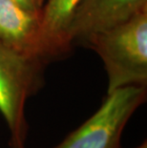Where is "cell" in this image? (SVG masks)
<instances>
[{
    "label": "cell",
    "mask_w": 147,
    "mask_h": 148,
    "mask_svg": "<svg viewBox=\"0 0 147 148\" xmlns=\"http://www.w3.org/2000/svg\"><path fill=\"white\" fill-rule=\"evenodd\" d=\"M85 43L98 55L108 77L107 93L147 84V10L96 33Z\"/></svg>",
    "instance_id": "obj_1"
},
{
    "label": "cell",
    "mask_w": 147,
    "mask_h": 148,
    "mask_svg": "<svg viewBox=\"0 0 147 148\" xmlns=\"http://www.w3.org/2000/svg\"><path fill=\"white\" fill-rule=\"evenodd\" d=\"M43 60L0 42V114L11 132L12 148H25V105L43 84Z\"/></svg>",
    "instance_id": "obj_2"
},
{
    "label": "cell",
    "mask_w": 147,
    "mask_h": 148,
    "mask_svg": "<svg viewBox=\"0 0 147 148\" xmlns=\"http://www.w3.org/2000/svg\"><path fill=\"white\" fill-rule=\"evenodd\" d=\"M146 96V86L140 85L107 93L101 107L54 148H121L124 128Z\"/></svg>",
    "instance_id": "obj_3"
},
{
    "label": "cell",
    "mask_w": 147,
    "mask_h": 148,
    "mask_svg": "<svg viewBox=\"0 0 147 148\" xmlns=\"http://www.w3.org/2000/svg\"><path fill=\"white\" fill-rule=\"evenodd\" d=\"M147 10V0H82L67 31L69 45L117 26Z\"/></svg>",
    "instance_id": "obj_4"
},
{
    "label": "cell",
    "mask_w": 147,
    "mask_h": 148,
    "mask_svg": "<svg viewBox=\"0 0 147 148\" xmlns=\"http://www.w3.org/2000/svg\"><path fill=\"white\" fill-rule=\"evenodd\" d=\"M41 14L12 0H0V42L24 55L40 58Z\"/></svg>",
    "instance_id": "obj_5"
},
{
    "label": "cell",
    "mask_w": 147,
    "mask_h": 148,
    "mask_svg": "<svg viewBox=\"0 0 147 148\" xmlns=\"http://www.w3.org/2000/svg\"><path fill=\"white\" fill-rule=\"evenodd\" d=\"M82 0H47L41 12L40 48L42 58L57 56L70 47L67 31Z\"/></svg>",
    "instance_id": "obj_6"
},
{
    "label": "cell",
    "mask_w": 147,
    "mask_h": 148,
    "mask_svg": "<svg viewBox=\"0 0 147 148\" xmlns=\"http://www.w3.org/2000/svg\"><path fill=\"white\" fill-rule=\"evenodd\" d=\"M12 1L27 10L34 12H38V14H41L45 3V0H12Z\"/></svg>",
    "instance_id": "obj_7"
},
{
    "label": "cell",
    "mask_w": 147,
    "mask_h": 148,
    "mask_svg": "<svg viewBox=\"0 0 147 148\" xmlns=\"http://www.w3.org/2000/svg\"><path fill=\"white\" fill-rule=\"evenodd\" d=\"M134 148H147V141H146V140H144L142 144H139V146L134 147Z\"/></svg>",
    "instance_id": "obj_8"
}]
</instances>
